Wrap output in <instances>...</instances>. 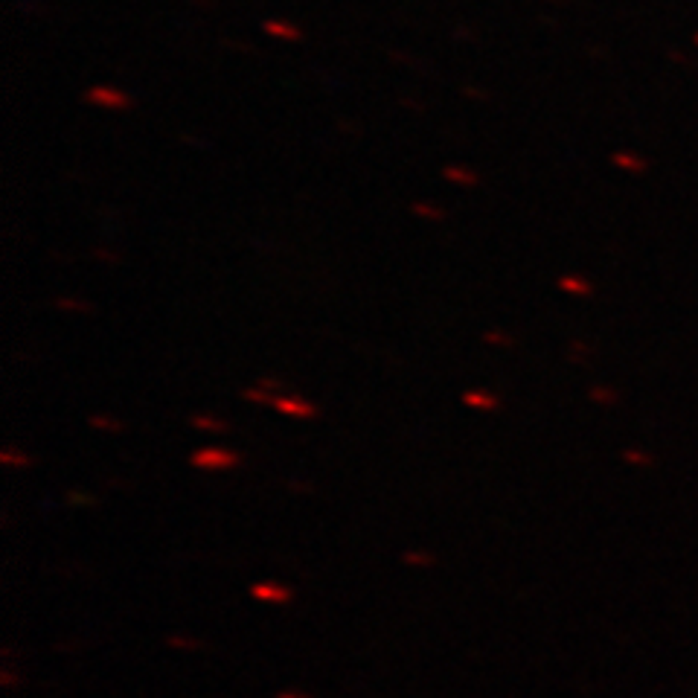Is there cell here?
<instances>
[{
	"instance_id": "obj_1",
	"label": "cell",
	"mask_w": 698,
	"mask_h": 698,
	"mask_svg": "<svg viewBox=\"0 0 698 698\" xmlns=\"http://www.w3.org/2000/svg\"><path fill=\"white\" fill-rule=\"evenodd\" d=\"M193 463H195L198 468H227V466L236 463V457L227 454V451H218V449H207V451H198V454L193 457Z\"/></svg>"
},
{
	"instance_id": "obj_2",
	"label": "cell",
	"mask_w": 698,
	"mask_h": 698,
	"mask_svg": "<svg viewBox=\"0 0 698 698\" xmlns=\"http://www.w3.org/2000/svg\"><path fill=\"white\" fill-rule=\"evenodd\" d=\"M253 596L262 599V602H289L291 591L282 588V585H274V582H262V585L253 588Z\"/></svg>"
},
{
	"instance_id": "obj_3",
	"label": "cell",
	"mask_w": 698,
	"mask_h": 698,
	"mask_svg": "<svg viewBox=\"0 0 698 698\" xmlns=\"http://www.w3.org/2000/svg\"><path fill=\"white\" fill-rule=\"evenodd\" d=\"M276 407L282 410V414H294V417H314V407L306 404V402H291V399H282L276 402Z\"/></svg>"
},
{
	"instance_id": "obj_4",
	"label": "cell",
	"mask_w": 698,
	"mask_h": 698,
	"mask_svg": "<svg viewBox=\"0 0 698 698\" xmlns=\"http://www.w3.org/2000/svg\"><path fill=\"white\" fill-rule=\"evenodd\" d=\"M276 698H308V695L297 692V689H282V692H276Z\"/></svg>"
}]
</instances>
